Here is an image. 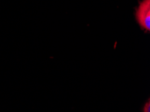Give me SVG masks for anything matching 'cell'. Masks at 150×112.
Wrapping results in <instances>:
<instances>
[{"mask_svg": "<svg viewBox=\"0 0 150 112\" xmlns=\"http://www.w3.org/2000/svg\"><path fill=\"white\" fill-rule=\"evenodd\" d=\"M136 19L145 30H150V0H143L136 9Z\"/></svg>", "mask_w": 150, "mask_h": 112, "instance_id": "1", "label": "cell"}, {"mask_svg": "<svg viewBox=\"0 0 150 112\" xmlns=\"http://www.w3.org/2000/svg\"><path fill=\"white\" fill-rule=\"evenodd\" d=\"M144 112H150V101L148 100V101L145 103L144 107Z\"/></svg>", "mask_w": 150, "mask_h": 112, "instance_id": "2", "label": "cell"}]
</instances>
